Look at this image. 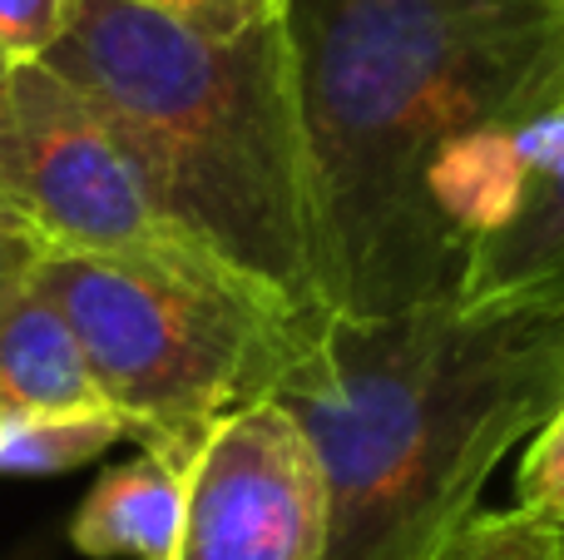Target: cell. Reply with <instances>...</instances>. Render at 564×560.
<instances>
[{
    "mask_svg": "<svg viewBox=\"0 0 564 560\" xmlns=\"http://www.w3.org/2000/svg\"><path fill=\"white\" fill-rule=\"evenodd\" d=\"M322 308L451 303L564 95L560 0H282Z\"/></svg>",
    "mask_w": 564,
    "mask_h": 560,
    "instance_id": "cell-1",
    "label": "cell"
},
{
    "mask_svg": "<svg viewBox=\"0 0 564 560\" xmlns=\"http://www.w3.org/2000/svg\"><path fill=\"white\" fill-rule=\"evenodd\" d=\"M322 476V560H436L564 402V288L332 317L273 387Z\"/></svg>",
    "mask_w": 564,
    "mask_h": 560,
    "instance_id": "cell-2",
    "label": "cell"
},
{
    "mask_svg": "<svg viewBox=\"0 0 564 560\" xmlns=\"http://www.w3.org/2000/svg\"><path fill=\"white\" fill-rule=\"evenodd\" d=\"M40 65L105 119L204 254L292 323H332L282 15L218 35L134 0H79Z\"/></svg>",
    "mask_w": 564,
    "mask_h": 560,
    "instance_id": "cell-3",
    "label": "cell"
},
{
    "mask_svg": "<svg viewBox=\"0 0 564 560\" xmlns=\"http://www.w3.org/2000/svg\"><path fill=\"white\" fill-rule=\"evenodd\" d=\"M30 283L75 327L129 442L174 466L194 462L228 412L273 397L327 333L292 323L243 288L85 254L45 248Z\"/></svg>",
    "mask_w": 564,
    "mask_h": 560,
    "instance_id": "cell-4",
    "label": "cell"
},
{
    "mask_svg": "<svg viewBox=\"0 0 564 560\" xmlns=\"http://www.w3.org/2000/svg\"><path fill=\"white\" fill-rule=\"evenodd\" d=\"M0 204L50 248L253 288L194 244L109 125L45 65H15L0 99ZM258 298V293H253ZM268 303V298H263ZM273 308V303H268Z\"/></svg>",
    "mask_w": 564,
    "mask_h": 560,
    "instance_id": "cell-5",
    "label": "cell"
},
{
    "mask_svg": "<svg viewBox=\"0 0 564 560\" xmlns=\"http://www.w3.org/2000/svg\"><path fill=\"white\" fill-rule=\"evenodd\" d=\"M322 476L288 407L263 397L208 432L188 462L169 560H322Z\"/></svg>",
    "mask_w": 564,
    "mask_h": 560,
    "instance_id": "cell-6",
    "label": "cell"
},
{
    "mask_svg": "<svg viewBox=\"0 0 564 560\" xmlns=\"http://www.w3.org/2000/svg\"><path fill=\"white\" fill-rule=\"evenodd\" d=\"M545 288H564V95L516 144L510 198L470 244L456 303L480 308Z\"/></svg>",
    "mask_w": 564,
    "mask_h": 560,
    "instance_id": "cell-7",
    "label": "cell"
},
{
    "mask_svg": "<svg viewBox=\"0 0 564 560\" xmlns=\"http://www.w3.org/2000/svg\"><path fill=\"white\" fill-rule=\"evenodd\" d=\"M0 407L6 412H109L75 327L35 283L0 298Z\"/></svg>",
    "mask_w": 564,
    "mask_h": 560,
    "instance_id": "cell-8",
    "label": "cell"
},
{
    "mask_svg": "<svg viewBox=\"0 0 564 560\" xmlns=\"http://www.w3.org/2000/svg\"><path fill=\"white\" fill-rule=\"evenodd\" d=\"M188 466L139 452L134 462L109 466L85 492L69 546L89 560H169L184 521Z\"/></svg>",
    "mask_w": 564,
    "mask_h": 560,
    "instance_id": "cell-9",
    "label": "cell"
},
{
    "mask_svg": "<svg viewBox=\"0 0 564 560\" xmlns=\"http://www.w3.org/2000/svg\"><path fill=\"white\" fill-rule=\"evenodd\" d=\"M129 442L115 412H6L0 407V476H59Z\"/></svg>",
    "mask_w": 564,
    "mask_h": 560,
    "instance_id": "cell-10",
    "label": "cell"
},
{
    "mask_svg": "<svg viewBox=\"0 0 564 560\" xmlns=\"http://www.w3.org/2000/svg\"><path fill=\"white\" fill-rule=\"evenodd\" d=\"M436 560H560V531L525 511H476Z\"/></svg>",
    "mask_w": 564,
    "mask_h": 560,
    "instance_id": "cell-11",
    "label": "cell"
},
{
    "mask_svg": "<svg viewBox=\"0 0 564 560\" xmlns=\"http://www.w3.org/2000/svg\"><path fill=\"white\" fill-rule=\"evenodd\" d=\"M516 496H520L516 511L535 516V521L555 526V531L564 526V402L550 412V422L530 437Z\"/></svg>",
    "mask_w": 564,
    "mask_h": 560,
    "instance_id": "cell-12",
    "label": "cell"
},
{
    "mask_svg": "<svg viewBox=\"0 0 564 560\" xmlns=\"http://www.w3.org/2000/svg\"><path fill=\"white\" fill-rule=\"evenodd\" d=\"M79 0H0V55L6 65H40L45 50L65 35Z\"/></svg>",
    "mask_w": 564,
    "mask_h": 560,
    "instance_id": "cell-13",
    "label": "cell"
},
{
    "mask_svg": "<svg viewBox=\"0 0 564 560\" xmlns=\"http://www.w3.org/2000/svg\"><path fill=\"white\" fill-rule=\"evenodd\" d=\"M134 6L149 10H164L174 20H188L198 30H248V25H263V20L282 15V0H134Z\"/></svg>",
    "mask_w": 564,
    "mask_h": 560,
    "instance_id": "cell-14",
    "label": "cell"
},
{
    "mask_svg": "<svg viewBox=\"0 0 564 560\" xmlns=\"http://www.w3.org/2000/svg\"><path fill=\"white\" fill-rule=\"evenodd\" d=\"M40 254H45V244H40V238L0 234V298H6L10 288H20L30 273H35Z\"/></svg>",
    "mask_w": 564,
    "mask_h": 560,
    "instance_id": "cell-15",
    "label": "cell"
},
{
    "mask_svg": "<svg viewBox=\"0 0 564 560\" xmlns=\"http://www.w3.org/2000/svg\"><path fill=\"white\" fill-rule=\"evenodd\" d=\"M0 234H25V238H35V234H30V228H25V224H20V218H15V214H10V208H6V204H0Z\"/></svg>",
    "mask_w": 564,
    "mask_h": 560,
    "instance_id": "cell-16",
    "label": "cell"
},
{
    "mask_svg": "<svg viewBox=\"0 0 564 560\" xmlns=\"http://www.w3.org/2000/svg\"><path fill=\"white\" fill-rule=\"evenodd\" d=\"M6 79H10V65H6V55H0V99H6Z\"/></svg>",
    "mask_w": 564,
    "mask_h": 560,
    "instance_id": "cell-17",
    "label": "cell"
},
{
    "mask_svg": "<svg viewBox=\"0 0 564 560\" xmlns=\"http://www.w3.org/2000/svg\"><path fill=\"white\" fill-rule=\"evenodd\" d=\"M560 560H564V526H560Z\"/></svg>",
    "mask_w": 564,
    "mask_h": 560,
    "instance_id": "cell-18",
    "label": "cell"
},
{
    "mask_svg": "<svg viewBox=\"0 0 564 560\" xmlns=\"http://www.w3.org/2000/svg\"><path fill=\"white\" fill-rule=\"evenodd\" d=\"M560 6H564V0H560Z\"/></svg>",
    "mask_w": 564,
    "mask_h": 560,
    "instance_id": "cell-19",
    "label": "cell"
}]
</instances>
